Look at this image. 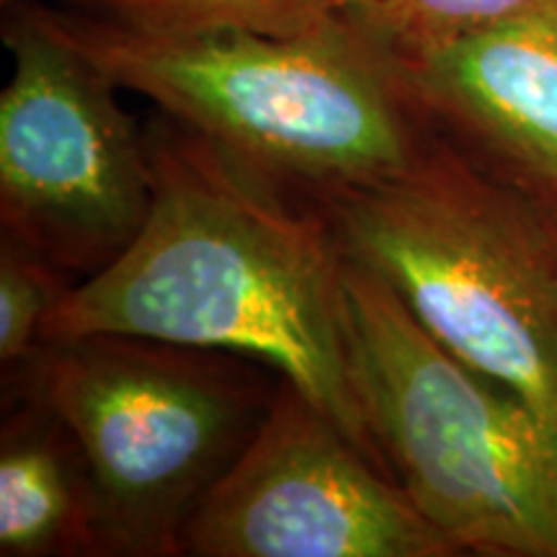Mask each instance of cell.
I'll return each mask as SVG.
<instances>
[{
	"label": "cell",
	"instance_id": "obj_6",
	"mask_svg": "<svg viewBox=\"0 0 557 557\" xmlns=\"http://www.w3.org/2000/svg\"><path fill=\"white\" fill-rule=\"evenodd\" d=\"M3 41L13 58L0 94L3 235L88 278L148 220V137L116 99L122 88L47 29L29 0L5 9Z\"/></svg>",
	"mask_w": 557,
	"mask_h": 557
},
{
	"label": "cell",
	"instance_id": "obj_4",
	"mask_svg": "<svg viewBox=\"0 0 557 557\" xmlns=\"http://www.w3.org/2000/svg\"><path fill=\"white\" fill-rule=\"evenodd\" d=\"M348 367L369 436L418 511L462 553L557 557V429L444 348L344 256Z\"/></svg>",
	"mask_w": 557,
	"mask_h": 557
},
{
	"label": "cell",
	"instance_id": "obj_13",
	"mask_svg": "<svg viewBox=\"0 0 557 557\" xmlns=\"http://www.w3.org/2000/svg\"><path fill=\"white\" fill-rule=\"evenodd\" d=\"M534 201H537V199H534ZM540 205H542V201H540ZM542 209L547 212V218H549V222H553V227L557 233V205H542Z\"/></svg>",
	"mask_w": 557,
	"mask_h": 557
},
{
	"label": "cell",
	"instance_id": "obj_9",
	"mask_svg": "<svg viewBox=\"0 0 557 557\" xmlns=\"http://www.w3.org/2000/svg\"><path fill=\"white\" fill-rule=\"evenodd\" d=\"M0 444V555H96L86 468L67 429L26 395Z\"/></svg>",
	"mask_w": 557,
	"mask_h": 557
},
{
	"label": "cell",
	"instance_id": "obj_3",
	"mask_svg": "<svg viewBox=\"0 0 557 557\" xmlns=\"http://www.w3.org/2000/svg\"><path fill=\"white\" fill-rule=\"evenodd\" d=\"M315 207L438 344L557 429V233L540 201L434 127L406 171Z\"/></svg>",
	"mask_w": 557,
	"mask_h": 557
},
{
	"label": "cell",
	"instance_id": "obj_5",
	"mask_svg": "<svg viewBox=\"0 0 557 557\" xmlns=\"http://www.w3.org/2000/svg\"><path fill=\"white\" fill-rule=\"evenodd\" d=\"M209 351L124 336L45 341L13 377L81 451L96 555H184L189 524L271 403Z\"/></svg>",
	"mask_w": 557,
	"mask_h": 557
},
{
	"label": "cell",
	"instance_id": "obj_14",
	"mask_svg": "<svg viewBox=\"0 0 557 557\" xmlns=\"http://www.w3.org/2000/svg\"><path fill=\"white\" fill-rule=\"evenodd\" d=\"M0 3H3V9H9V5L16 3V0H0Z\"/></svg>",
	"mask_w": 557,
	"mask_h": 557
},
{
	"label": "cell",
	"instance_id": "obj_1",
	"mask_svg": "<svg viewBox=\"0 0 557 557\" xmlns=\"http://www.w3.org/2000/svg\"><path fill=\"white\" fill-rule=\"evenodd\" d=\"M145 137L148 220L120 259L70 287L41 344L124 336L259 361L387 472L348 367L344 253L329 220L171 116Z\"/></svg>",
	"mask_w": 557,
	"mask_h": 557
},
{
	"label": "cell",
	"instance_id": "obj_12",
	"mask_svg": "<svg viewBox=\"0 0 557 557\" xmlns=\"http://www.w3.org/2000/svg\"><path fill=\"white\" fill-rule=\"evenodd\" d=\"M67 274L18 243L0 240V364L18 372L41 344V329L73 284Z\"/></svg>",
	"mask_w": 557,
	"mask_h": 557
},
{
	"label": "cell",
	"instance_id": "obj_8",
	"mask_svg": "<svg viewBox=\"0 0 557 557\" xmlns=\"http://www.w3.org/2000/svg\"><path fill=\"white\" fill-rule=\"evenodd\" d=\"M389 52L442 135L527 197L557 205V11Z\"/></svg>",
	"mask_w": 557,
	"mask_h": 557
},
{
	"label": "cell",
	"instance_id": "obj_7",
	"mask_svg": "<svg viewBox=\"0 0 557 557\" xmlns=\"http://www.w3.org/2000/svg\"><path fill=\"white\" fill-rule=\"evenodd\" d=\"M184 555L451 557L459 549L287 380L194 513Z\"/></svg>",
	"mask_w": 557,
	"mask_h": 557
},
{
	"label": "cell",
	"instance_id": "obj_2",
	"mask_svg": "<svg viewBox=\"0 0 557 557\" xmlns=\"http://www.w3.org/2000/svg\"><path fill=\"white\" fill-rule=\"evenodd\" d=\"M41 24L312 207L406 171L434 132L393 52L344 13L305 34H150L32 3Z\"/></svg>",
	"mask_w": 557,
	"mask_h": 557
},
{
	"label": "cell",
	"instance_id": "obj_10",
	"mask_svg": "<svg viewBox=\"0 0 557 557\" xmlns=\"http://www.w3.org/2000/svg\"><path fill=\"white\" fill-rule=\"evenodd\" d=\"M70 11L150 34H305L338 18L344 0H58Z\"/></svg>",
	"mask_w": 557,
	"mask_h": 557
},
{
	"label": "cell",
	"instance_id": "obj_11",
	"mask_svg": "<svg viewBox=\"0 0 557 557\" xmlns=\"http://www.w3.org/2000/svg\"><path fill=\"white\" fill-rule=\"evenodd\" d=\"M549 11L557 0H344L341 13L387 50H413Z\"/></svg>",
	"mask_w": 557,
	"mask_h": 557
}]
</instances>
